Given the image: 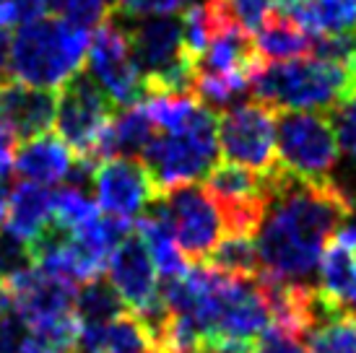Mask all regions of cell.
Listing matches in <instances>:
<instances>
[{"label": "cell", "instance_id": "cell-15", "mask_svg": "<svg viewBox=\"0 0 356 353\" xmlns=\"http://www.w3.org/2000/svg\"><path fill=\"white\" fill-rule=\"evenodd\" d=\"M73 164H76V154L55 133H44L31 140H24L13 154V172L24 182L44 187L63 185L68 179Z\"/></svg>", "mask_w": 356, "mask_h": 353}, {"label": "cell", "instance_id": "cell-29", "mask_svg": "<svg viewBox=\"0 0 356 353\" xmlns=\"http://www.w3.org/2000/svg\"><path fill=\"white\" fill-rule=\"evenodd\" d=\"M29 335V322L19 312L0 314V353H21Z\"/></svg>", "mask_w": 356, "mask_h": 353}, {"label": "cell", "instance_id": "cell-12", "mask_svg": "<svg viewBox=\"0 0 356 353\" xmlns=\"http://www.w3.org/2000/svg\"><path fill=\"white\" fill-rule=\"evenodd\" d=\"M94 200L107 216L138 218L159 197L140 158H107L94 169Z\"/></svg>", "mask_w": 356, "mask_h": 353}, {"label": "cell", "instance_id": "cell-5", "mask_svg": "<svg viewBox=\"0 0 356 353\" xmlns=\"http://www.w3.org/2000/svg\"><path fill=\"white\" fill-rule=\"evenodd\" d=\"M140 161L151 174L159 195L208 176L218 161V115L203 104L182 130H156Z\"/></svg>", "mask_w": 356, "mask_h": 353}, {"label": "cell", "instance_id": "cell-38", "mask_svg": "<svg viewBox=\"0 0 356 353\" xmlns=\"http://www.w3.org/2000/svg\"><path fill=\"white\" fill-rule=\"evenodd\" d=\"M0 275H3V270H0Z\"/></svg>", "mask_w": 356, "mask_h": 353}, {"label": "cell", "instance_id": "cell-8", "mask_svg": "<svg viewBox=\"0 0 356 353\" xmlns=\"http://www.w3.org/2000/svg\"><path fill=\"white\" fill-rule=\"evenodd\" d=\"M218 151L224 161L270 174L278 167L276 109L263 101H237L218 115Z\"/></svg>", "mask_w": 356, "mask_h": 353}, {"label": "cell", "instance_id": "cell-30", "mask_svg": "<svg viewBox=\"0 0 356 353\" xmlns=\"http://www.w3.org/2000/svg\"><path fill=\"white\" fill-rule=\"evenodd\" d=\"M252 353H307V345L299 335L278 330V327H268L255 340Z\"/></svg>", "mask_w": 356, "mask_h": 353}, {"label": "cell", "instance_id": "cell-6", "mask_svg": "<svg viewBox=\"0 0 356 353\" xmlns=\"http://www.w3.org/2000/svg\"><path fill=\"white\" fill-rule=\"evenodd\" d=\"M276 151L278 164L289 174L309 182L333 179L341 146L330 115L305 109L276 112Z\"/></svg>", "mask_w": 356, "mask_h": 353}, {"label": "cell", "instance_id": "cell-18", "mask_svg": "<svg viewBox=\"0 0 356 353\" xmlns=\"http://www.w3.org/2000/svg\"><path fill=\"white\" fill-rule=\"evenodd\" d=\"M154 348V338L146 322L133 312L120 314L104 325L81 327L76 353H146Z\"/></svg>", "mask_w": 356, "mask_h": 353}, {"label": "cell", "instance_id": "cell-22", "mask_svg": "<svg viewBox=\"0 0 356 353\" xmlns=\"http://www.w3.org/2000/svg\"><path fill=\"white\" fill-rule=\"evenodd\" d=\"M125 302L120 299V294L115 291V286L97 278L89 284L79 286V294H76V304H73V314L79 320L81 327L86 325H104L118 320L120 314H125Z\"/></svg>", "mask_w": 356, "mask_h": 353}, {"label": "cell", "instance_id": "cell-26", "mask_svg": "<svg viewBox=\"0 0 356 353\" xmlns=\"http://www.w3.org/2000/svg\"><path fill=\"white\" fill-rule=\"evenodd\" d=\"M99 213L102 211L97 206V200L91 197V190H83V187L65 182L55 192V224L60 229L70 231V234H76L83 226H89Z\"/></svg>", "mask_w": 356, "mask_h": 353}, {"label": "cell", "instance_id": "cell-2", "mask_svg": "<svg viewBox=\"0 0 356 353\" xmlns=\"http://www.w3.org/2000/svg\"><path fill=\"white\" fill-rule=\"evenodd\" d=\"M252 94L270 109L330 112L356 94V63L299 58L263 65L252 79Z\"/></svg>", "mask_w": 356, "mask_h": 353}, {"label": "cell", "instance_id": "cell-33", "mask_svg": "<svg viewBox=\"0 0 356 353\" xmlns=\"http://www.w3.org/2000/svg\"><path fill=\"white\" fill-rule=\"evenodd\" d=\"M16 140H13V136H10L8 130H6V125L0 122V151H10V146H13Z\"/></svg>", "mask_w": 356, "mask_h": 353}, {"label": "cell", "instance_id": "cell-36", "mask_svg": "<svg viewBox=\"0 0 356 353\" xmlns=\"http://www.w3.org/2000/svg\"><path fill=\"white\" fill-rule=\"evenodd\" d=\"M146 353H161V351H159V348H149Z\"/></svg>", "mask_w": 356, "mask_h": 353}, {"label": "cell", "instance_id": "cell-21", "mask_svg": "<svg viewBox=\"0 0 356 353\" xmlns=\"http://www.w3.org/2000/svg\"><path fill=\"white\" fill-rule=\"evenodd\" d=\"M281 10L312 37L356 31V0H291Z\"/></svg>", "mask_w": 356, "mask_h": 353}, {"label": "cell", "instance_id": "cell-23", "mask_svg": "<svg viewBox=\"0 0 356 353\" xmlns=\"http://www.w3.org/2000/svg\"><path fill=\"white\" fill-rule=\"evenodd\" d=\"M213 270L234 278H255L260 275V257H257L255 236L250 234H224L206 260Z\"/></svg>", "mask_w": 356, "mask_h": 353}, {"label": "cell", "instance_id": "cell-25", "mask_svg": "<svg viewBox=\"0 0 356 353\" xmlns=\"http://www.w3.org/2000/svg\"><path fill=\"white\" fill-rule=\"evenodd\" d=\"M307 353H356L354 312L330 314L305 335Z\"/></svg>", "mask_w": 356, "mask_h": 353}, {"label": "cell", "instance_id": "cell-3", "mask_svg": "<svg viewBox=\"0 0 356 353\" xmlns=\"http://www.w3.org/2000/svg\"><path fill=\"white\" fill-rule=\"evenodd\" d=\"M89 42V31L65 19L42 16L21 24L10 40L8 76L37 88H60L83 70Z\"/></svg>", "mask_w": 356, "mask_h": 353}, {"label": "cell", "instance_id": "cell-24", "mask_svg": "<svg viewBox=\"0 0 356 353\" xmlns=\"http://www.w3.org/2000/svg\"><path fill=\"white\" fill-rule=\"evenodd\" d=\"M81 325L76 314H63L55 320L29 325V335L21 353H76Z\"/></svg>", "mask_w": 356, "mask_h": 353}, {"label": "cell", "instance_id": "cell-39", "mask_svg": "<svg viewBox=\"0 0 356 353\" xmlns=\"http://www.w3.org/2000/svg\"><path fill=\"white\" fill-rule=\"evenodd\" d=\"M354 252H356V249H354Z\"/></svg>", "mask_w": 356, "mask_h": 353}, {"label": "cell", "instance_id": "cell-37", "mask_svg": "<svg viewBox=\"0 0 356 353\" xmlns=\"http://www.w3.org/2000/svg\"><path fill=\"white\" fill-rule=\"evenodd\" d=\"M354 330H356V309H354Z\"/></svg>", "mask_w": 356, "mask_h": 353}, {"label": "cell", "instance_id": "cell-1", "mask_svg": "<svg viewBox=\"0 0 356 353\" xmlns=\"http://www.w3.org/2000/svg\"><path fill=\"white\" fill-rule=\"evenodd\" d=\"M354 216V197L336 179L309 182L273 172L266 216L255 231L260 275L286 284H309L336 231Z\"/></svg>", "mask_w": 356, "mask_h": 353}, {"label": "cell", "instance_id": "cell-34", "mask_svg": "<svg viewBox=\"0 0 356 353\" xmlns=\"http://www.w3.org/2000/svg\"><path fill=\"white\" fill-rule=\"evenodd\" d=\"M8 306H10L8 291H6V284L0 281V314H3V312H8Z\"/></svg>", "mask_w": 356, "mask_h": 353}, {"label": "cell", "instance_id": "cell-31", "mask_svg": "<svg viewBox=\"0 0 356 353\" xmlns=\"http://www.w3.org/2000/svg\"><path fill=\"white\" fill-rule=\"evenodd\" d=\"M13 156L10 151H0V229L6 226L8 216V200L13 192Z\"/></svg>", "mask_w": 356, "mask_h": 353}, {"label": "cell", "instance_id": "cell-16", "mask_svg": "<svg viewBox=\"0 0 356 353\" xmlns=\"http://www.w3.org/2000/svg\"><path fill=\"white\" fill-rule=\"evenodd\" d=\"M154 136H156V125L151 122L143 104L122 107L120 112H115L112 122L102 133L99 143L91 154V161L102 164L107 158H140Z\"/></svg>", "mask_w": 356, "mask_h": 353}, {"label": "cell", "instance_id": "cell-17", "mask_svg": "<svg viewBox=\"0 0 356 353\" xmlns=\"http://www.w3.org/2000/svg\"><path fill=\"white\" fill-rule=\"evenodd\" d=\"M52 221H55V192L50 187L34 182H21L13 187L3 231L31 245L42 231L50 229Z\"/></svg>", "mask_w": 356, "mask_h": 353}, {"label": "cell", "instance_id": "cell-32", "mask_svg": "<svg viewBox=\"0 0 356 353\" xmlns=\"http://www.w3.org/2000/svg\"><path fill=\"white\" fill-rule=\"evenodd\" d=\"M8 58H10V34H8V26L0 24V83L8 79Z\"/></svg>", "mask_w": 356, "mask_h": 353}, {"label": "cell", "instance_id": "cell-10", "mask_svg": "<svg viewBox=\"0 0 356 353\" xmlns=\"http://www.w3.org/2000/svg\"><path fill=\"white\" fill-rule=\"evenodd\" d=\"M86 63L94 81L104 88V94L115 101V107H133L149 97L146 81L140 76L130 49L128 31L115 16H109L102 26L94 29Z\"/></svg>", "mask_w": 356, "mask_h": 353}, {"label": "cell", "instance_id": "cell-35", "mask_svg": "<svg viewBox=\"0 0 356 353\" xmlns=\"http://www.w3.org/2000/svg\"><path fill=\"white\" fill-rule=\"evenodd\" d=\"M172 353H213L208 345H190V348H177V351Z\"/></svg>", "mask_w": 356, "mask_h": 353}, {"label": "cell", "instance_id": "cell-28", "mask_svg": "<svg viewBox=\"0 0 356 353\" xmlns=\"http://www.w3.org/2000/svg\"><path fill=\"white\" fill-rule=\"evenodd\" d=\"M188 0H115L112 13L128 16V19H140V16H164L175 10L185 8Z\"/></svg>", "mask_w": 356, "mask_h": 353}, {"label": "cell", "instance_id": "cell-20", "mask_svg": "<svg viewBox=\"0 0 356 353\" xmlns=\"http://www.w3.org/2000/svg\"><path fill=\"white\" fill-rule=\"evenodd\" d=\"M317 291L330 306L341 312L356 309V252L330 239L317 270Z\"/></svg>", "mask_w": 356, "mask_h": 353}, {"label": "cell", "instance_id": "cell-14", "mask_svg": "<svg viewBox=\"0 0 356 353\" xmlns=\"http://www.w3.org/2000/svg\"><path fill=\"white\" fill-rule=\"evenodd\" d=\"M58 94L52 88H37L6 79L0 83V122L16 143L50 133L55 125Z\"/></svg>", "mask_w": 356, "mask_h": 353}, {"label": "cell", "instance_id": "cell-4", "mask_svg": "<svg viewBox=\"0 0 356 353\" xmlns=\"http://www.w3.org/2000/svg\"><path fill=\"white\" fill-rule=\"evenodd\" d=\"M128 31L130 49L146 81L151 94H193L195 81V60L185 47L182 37V19L164 13V16H140L128 19L118 16Z\"/></svg>", "mask_w": 356, "mask_h": 353}, {"label": "cell", "instance_id": "cell-19", "mask_svg": "<svg viewBox=\"0 0 356 353\" xmlns=\"http://www.w3.org/2000/svg\"><path fill=\"white\" fill-rule=\"evenodd\" d=\"M255 34L257 52L268 63H289V60L307 58L315 49V37L307 29H302L286 10L276 8V6L255 29Z\"/></svg>", "mask_w": 356, "mask_h": 353}, {"label": "cell", "instance_id": "cell-11", "mask_svg": "<svg viewBox=\"0 0 356 353\" xmlns=\"http://www.w3.org/2000/svg\"><path fill=\"white\" fill-rule=\"evenodd\" d=\"M179 252L190 265H203L224 236V218L206 187L182 185L161 195Z\"/></svg>", "mask_w": 356, "mask_h": 353}, {"label": "cell", "instance_id": "cell-9", "mask_svg": "<svg viewBox=\"0 0 356 353\" xmlns=\"http://www.w3.org/2000/svg\"><path fill=\"white\" fill-rule=\"evenodd\" d=\"M115 101L104 94V88L94 81L89 70H79L73 79L60 86L58 107H55V128L58 136L68 143L76 158H89L99 143L102 133L115 117Z\"/></svg>", "mask_w": 356, "mask_h": 353}, {"label": "cell", "instance_id": "cell-27", "mask_svg": "<svg viewBox=\"0 0 356 353\" xmlns=\"http://www.w3.org/2000/svg\"><path fill=\"white\" fill-rule=\"evenodd\" d=\"M55 13H60L73 26L91 31L112 16V6L109 0H58Z\"/></svg>", "mask_w": 356, "mask_h": 353}, {"label": "cell", "instance_id": "cell-13", "mask_svg": "<svg viewBox=\"0 0 356 353\" xmlns=\"http://www.w3.org/2000/svg\"><path fill=\"white\" fill-rule=\"evenodd\" d=\"M3 284H6L13 312H19L29 325L70 314L79 294V286L60 281L37 265L6 275Z\"/></svg>", "mask_w": 356, "mask_h": 353}, {"label": "cell", "instance_id": "cell-7", "mask_svg": "<svg viewBox=\"0 0 356 353\" xmlns=\"http://www.w3.org/2000/svg\"><path fill=\"white\" fill-rule=\"evenodd\" d=\"M107 281L115 286L120 299L125 302L128 312L140 317L151 330L154 345L159 335L164 333L169 320V312L161 302V281H159L156 263L151 257L149 247L136 234H128L107 260Z\"/></svg>", "mask_w": 356, "mask_h": 353}]
</instances>
